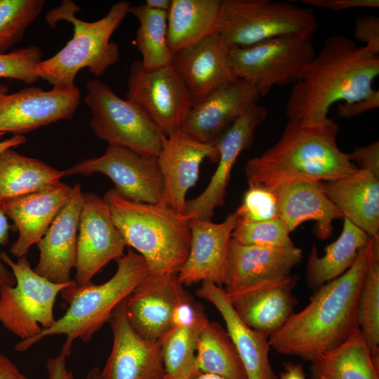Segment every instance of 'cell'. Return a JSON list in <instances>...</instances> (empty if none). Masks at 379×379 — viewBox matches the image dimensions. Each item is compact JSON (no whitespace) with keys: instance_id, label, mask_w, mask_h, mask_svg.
I'll list each match as a JSON object with an SVG mask.
<instances>
[{"instance_id":"9","label":"cell","mask_w":379,"mask_h":379,"mask_svg":"<svg viewBox=\"0 0 379 379\" xmlns=\"http://www.w3.org/2000/svg\"><path fill=\"white\" fill-rule=\"evenodd\" d=\"M86 91L90 127L98 138L144 156H159L164 134L139 107L119 97L98 78L88 81Z\"/></svg>"},{"instance_id":"20","label":"cell","mask_w":379,"mask_h":379,"mask_svg":"<svg viewBox=\"0 0 379 379\" xmlns=\"http://www.w3.org/2000/svg\"><path fill=\"white\" fill-rule=\"evenodd\" d=\"M259 98L257 89L248 81L237 79L224 84L192 107L180 130L198 142L214 143Z\"/></svg>"},{"instance_id":"40","label":"cell","mask_w":379,"mask_h":379,"mask_svg":"<svg viewBox=\"0 0 379 379\" xmlns=\"http://www.w3.org/2000/svg\"><path fill=\"white\" fill-rule=\"evenodd\" d=\"M239 220L265 221L279 218L274 190L263 185H250L241 204L235 211Z\"/></svg>"},{"instance_id":"10","label":"cell","mask_w":379,"mask_h":379,"mask_svg":"<svg viewBox=\"0 0 379 379\" xmlns=\"http://www.w3.org/2000/svg\"><path fill=\"white\" fill-rule=\"evenodd\" d=\"M315 54L311 39L283 36L232 48L229 62L238 79L251 84L265 96L275 86L296 83Z\"/></svg>"},{"instance_id":"38","label":"cell","mask_w":379,"mask_h":379,"mask_svg":"<svg viewBox=\"0 0 379 379\" xmlns=\"http://www.w3.org/2000/svg\"><path fill=\"white\" fill-rule=\"evenodd\" d=\"M290 230L280 218L265 221L239 220L232 234L234 241L250 246L270 248L295 246Z\"/></svg>"},{"instance_id":"52","label":"cell","mask_w":379,"mask_h":379,"mask_svg":"<svg viewBox=\"0 0 379 379\" xmlns=\"http://www.w3.org/2000/svg\"><path fill=\"white\" fill-rule=\"evenodd\" d=\"M86 379H102L101 371L96 366L93 367L87 373Z\"/></svg>"},{"instance_id":"14","label":"cell","mask_w":379,"mask_h":379,"mask_svg":"<svg viewBox=\"0 0 379 379\" xmlns=\"http://www.w3.org/2000/svg\"><path fill=\"white\" fill-rule=\"evenodd\" d=\"M80 102L76 86L27 87L0 98V132L23 135L60 120H70Z\"/></svg>"},{"instance_id":"7","label":"cell","mask_w":379,"mask_h":379,"mask_svg":"<svg viewBox=\"0 0 379 379\" xmlns=\"http://www.w3.org/2000/svg\"><path fill=\"white\" fill-rule=\"evenodd\" d=\"M317 27L314 12L307 7L270 0H221L216 33L232 49L283 36L311 39Z\"/></svg>"},{"instance_id":"3","label":"cell","mask_w":379,"mask_h":379,"mask_svg":"<svg viewBox=\"0 0 379 379\" xmlns=\"http://www.w3.org/2000/svg\"><path fill=\"white\" fill-rule=\"evenodd\" d=\"M338 125L288 121L279 140L262 154L247 161L248 186L272 190L302 181H331L358 168L337 145Z\"/></svg>"},{"instance_id":"39","label":"cell","mask_w":379,"mask_h":379,"mask_svg":"<svg viewBox=\"0 0 379 379\" xmlns=\"http://www.w3.org/2000/svg\"><path fill=\"white\" fill-rule=\"evenodd\" d=\"M42 51L31 45L0 54V78L17 79L33 84L39 79L36 68L42 60Z\"/></svg>"},{"instance_id":"11","label":"cell","mask_w":379,"mask_h":379,"mask_svg":"<svg viewBox=\"0 0 379 379\" xmlns=\"http://www.w3.org/2000/svg\"><path fill=\"white\" fill-rule=\"evenodd\" d=\"M80 213L74 284L61 291L68 302L77 290L92 284V278L111 260L122 255L126 241L115 225L107 203L95 193H84Z\"/></svg>"},{"instance_id":"48","label":"cell","mask_w":379,"mask_h":379,"mask_svg":"<svg viewBox=\"0 0 379 379\" xmlns=\"http://www.w3.org/2000/svg\"><path fill=\"white\" fill-rule=\"evenodd\" d=\"M279 379H307L303 365L292 361L284 363V371Z\"/></svg>"},{"instance_id":"6","label":"cell","mask_w":379,"mask_h":379,"mask_svg":"<svg viewBox=\"0 0 379 379\" xmlns=\"http://www.w3.org/2000/svg\"><path fill=\"white\" fill-rule=\"evenodd\" d=\"M116 261L117 269L112 278L103 284L92 283L75 291L67 302L69 305L67 311L60 318L36 336L20 340L15 350L24 352L46 337L65 335L66 339L60 354L67 358L72 353L75 340L91 341L109 322L115 307L149 273L145 258L131 248Z\"/></svg>"},{"instance_id":"45","label":"cell","mask_w":379,"mask_h":379,"mask_svg":"<svg viewBox=\"0 0 379 379\" xmlns=\"http://www.w3.org/2000/svg\"><path fill=\"white\" fill-rule=\"evenodd\" d=\"M6 217L0 208V246L6 245L8 242L11 226ZM15 284V279L12 271L6 267L0 258V286H14Z\"/></svg>"},{"instance_id":"16","label":"cell","mask_w":379,"mask_h":379,"mask_svg":"<svg viewBox=\"0 0 379 379\" xmlns=\"http://www.w3.org/2000/svg\"><path fill=\"white\" fill-rule=\"evenodd\" d=\"M187 294L177 272H149L125 299L128 320L142 338L160 342L171 328L176 307Z\"/></svg>"},{"instance_id":"2","label":"cell","mask_w":379,"mask_h":379,"mask_svg":"<svg viewBox=\"0 0 379 379\" xmlns=\"http://www.w3.org/2000/svg\"><path fill=\"white\" fill-rule=\"evenodd\" d=\"M379 75V56L343 35L328 37L304 67L286 103L288 121L324 124L335 102H352L371 95Z\"/></svg>"},{"instance_id":"4","label":"cell","mask_w":379,"mask_h":379,"mask_svg":"<svg viewBox=\"0 0 379 379\" xmlns=\"http://www.w3.org/2000/svg\"><path fill=\"white\" fill-rule=\"evenodd\" d=\"M103 199L126 246L145 258L149 273L178 272L190 252V218L162 200L154 204L133 201L114 188Z\"/></svg>"},{"instance_id":"25","label":"cell","mask_w":379,"mask_h":379,"mask_svg":"<svg viewBox=\"0 0 379 379\" xmlns=\"http://www.w3.org/2000/svg\"><path fill=\"white\" fill-rule=\"evenodd\" d=\"M302 258L295 246L270 248L243 245L231 239L224 285L229 293L244 288L286 278Z\"/></svg>"},{"instance_id":"17","label":"cell","mask_w":379,"mask_h":379,"mask_svg":"<svg viewBox=\"0 0 379 379\" xmlns=\"http://www.w3.org/2000/svg\"><path fill=\"white\" fill-rule=\"evenodd\" d=\"M125 299L115 307L108 322L113 344L101 371L102 378L164 379L161 344L145 340L134 331L126 316Z\"/></svg>"},{"instance_id":"15","label":"cell","mask_w":379,"mask_h":379,"mask_svg":"<svg viewBox=\"0 0 379 379\" xmlns=\"http://www.w3.org/2000/svg\"><path fill=\"white\" fill-rule=\"evenodd\" d=\"M267 115V109L257 103L215 141L219 153L218 166L205 190L197 197L186 200L184 214L188 218L211 220L215 208L225 204L232 168L241 152L252 145L255 131Z\"/></svg>"},{"instance_id":"53","label":"cell","mask_w":379,"mask_h":379,"mask_svg":"<svg viewBox=\"0 0 379 379\" xmlns=\"http://www.w3.org/2000/svg\"><path fill=\"white\" fill-rule=\"evenodd\" d=\"M9 88L4 84H0V98L8 93Z\"/></svg>"},{"instance_id":"5","label":"cell","mask_w":379,"mask_h":379,"mask_svg":"<svg viewBox=\"0 0 379 379\" xmlns=\"http://www.w3.org/2000/svg\"><path fill=\"white\" fill-rule=\"evenodd\" d=\"M131 3L119 1L114 3L105 16L95 22L77 18L81 11L72 1H62L60 6L50 10L46 21L52 27L60 20L73 25V37L51 58L38 63L36 72L39 77L53 87H72L83 68L96 78L105 73L120 57L119 45L110 41L111 36L128 13Z\"/></svg>"},{"instance_id":"18","label":"cell","mask_w":379,"mask_h":379,"mask_svg":"<svg viewBox=\"0 0 379 379\" xmlns=\"http://www.w3.org/2000/svg\"><path fill=\"white\" fill-rule=\"evenodd\" d=\"M218 149L214 143L198 142L180 129L163 135L157 157L163 179L162 201L175 211L184 214L185 196L199 178L204 159L217 163Z\"/></svg>"},{"instance_id":"42","label":"cell","mask_w":379,"mask_h":379,"mask_svg":"<svg viewBox=\"0 0 379 379\" xmlns=\"http://www.w3.org/2000/svg\"><path fill=\"white\" fill-rule=\"evenodd\" d=\"M347 157L358 169L371 171L379 178L378 141L366 146L356 147Z\"/></svg>"},{"instance_id":"36","label":"cell","mask_w":379,"mask_h":379,"mask_svg":"<svg viewBox=\"0 0 379 379\" xmlns=\"http://www.w3.org/2000/svg\"><path fill=\"white\" fill-rule=\"evenodd\" d=\"M366 272L360 289L357 319L375 365L379 368V246Z\"/></svg>"},{"instance_id":"13","label":"cell","mask_w":379,"mask_h":379,"mask_svg":"<svg viewBox=\"0 0 379 379\" xmlns=\"http://www.w3.org/2000/svg\"><path fill=\"white\" fill-rule=\"evenodd\" d=\"M63 173L64 176L102 173L121 196L131 201L154 204L162 199L163 179L157 157L144 156L123 146L109 145L103 155L80 161Z\"/></svg>"},{"instance_id":"26","label":"cell","mask_w":379,"mask_h":379,"mask_svg":"<svg viewBox=\"0 0 379 379\" xmlns=\"http://www.w3.org/2000/svg\"><path fill=\"white\" fill-rule=\"evenodd\" d=\"M197 295L219 311L244 367L248 379H278L269 357L268 335L244 324L232 307L225 289L204 281Z\"/></svg>"},{"instance_id":"31","label":"cell","mask_w":379,"mask_h":379,"mask_svg":"<svg viewBox=\"0 0 379 379\" xmlns=\"http://www.w3.org/2000/svg\"><path fill=\"white\" fill-rule=\"evenodd\" d=\"M310 368L311 379H379V368L359 328L344 343L311 361Z\"/></svg>"},{"instance_id":"32","label":"cell","mask_w":379,"mask_h":379,"mask_svg":"<svg viewBox=\"0 0 379 379\" xmlns=\"http://www.w3.org/2000/svg\"><path fill=\"white\" fill-rule=\"evenodd\" d=\"M63 176V171L7 149L0 152V202L37 191Z\"/></svg>"},{"instance_id":"30","label":"cell","mask_w":379,"mask_h":379,"mask_svg":"<svg viewBox=\"0 0 379 379\" xmlns=\"http://www.w3.org/2000/svg\"><path fill=\"white\" fill-rule=\"evenodd\" d=\"M370 239L365 232L344 218L339 237L325 248L324 255L319 257L317 247L312 248L305 274L308 287L316 291L345 272Z\"/></svg>"},{"instance_id":"43","label":"cell","mask_w":379,"mask_h":379,"mask_svg":"<svg viewBox=\"0 0 379 379\" xmlns=\"http://www.w3.org/2000/svg\"><path fill=\"white\" fill-rule=\"evenodd\" d=\"M379 107V91L375 90L368 97L352 102H343L338 105L337 114L345 119H350L360 114L378 108Z\"/></svg>"},{"instance_id":"35","label":"cell","mask_w":379,"mask_h":379,"mask_svg":"<svg viewBox=\"0 0 379 379\" xmlns=\"http://www.w3.org/2000/svg\"><path fill=\"white\" fill-rule=\"evenodd\" d=\"M128 13L139 22L135 41L142 55V67L147 71L171 65L173 54L167 41L168 13L148 8L143 3L131 6Z\"/></svg>"},{"instance_id":"47","label":"cell","mask_w":379,"mask_h":379,"mask_svg":"<svg viewBox=\"0 0 379 379\" xmlns=\"http://www.w3.org/2000/svg\"><path fill=\"white\" fill-rule=\"evenodd\" d=\"M0 379H29L20 372L15 364L0 353Z\"/></svg>"},{"instance_id":"23","label":"cell","mask_w":379,"mask_h":379,"mask_svg":"<svg viewBox=\"0 0 379 379\" xmlns=\"http://www.w3.org/2000/svg\"><path fill=\"white\" fill-rule=\"evenodd\" d=\"M298 281L291 274L226 293L241 320L269 337L295 313L298 301L293 291Z\"/></svg>"},{"instance_id":"1","label":"cell","mask_w":379,"mask_h":379,"mask_svg":"<svg viewBox=\"0 0 379 379\" xmlns=\"http://www.w3.org/2000/svg\"><path fill=\"white\" fill-rule=\"evenodd\" d=\"M373 255L371 237L345 272L314 291L308 305L269 336L270 347L311 362L350 338L359 328L358 298Z\"/></svg>"},{"instance_id":"12","label":"cell","mask_w":379,"mask_h":379,"mask_svg":"<svg viewBox=\"0 0 379 379\" xmlns=\"http://www.w3.org/2000/svg\"><path fill=\"white\" fill-rule=\"evenodd\" d=\"M126 100L139 107L168 136L180 129L194 106L192 99L173 67L147 71L140 60L130 67Z\"/></svg>"},{"instance_id":"33","label":"cell","mask_w":379,"mask_h":379,"mask_svg":"<svg viewBox=\"0 0 379 379\" xmlns=\"http://www.w3.org/2000/svg\"><path fill=\"white\" fill-rule=\"evenodd\" d=\"M196 365L201 373L213 374L224 379H248L232 338L217 322L209 321L199 335Z\"/></svg>"},{"instance_id":"34","label":"cell","mask_w":379,"mask_h":379,"mask_svg":"<svg viewBox=\"0 0 379 379\" xmlns=\"http://www.w3.org/2000/svg\"><path fill=\"white\" fill-rule=\"evenodd\" d=\"M208 321L204 312L193 321L169 329L160 341L164 379H178L201 373L196 365V350L199 335Z\"/></svg>"},{"instance_id":"41","label":"cell","mask_w":379,"mask_h":379,"mask_svg":"<svg viewBox=\"0 0 379 379\" xmlns=\"http://www.w3.org/2000/svg\"><path fill=\"white\" fill-rule=\"evenodd\" d=\"M354 37L364 44L373 55L379 54V18L374 15L358 17L355 20Z\"/></svg>"},{"instance_id":"29","label":"cell","mask_w":379,"mask_h":379,"mask_svg":"<svg viewBox=\"0 0 379 379\" xmlns=\"http://www.w3.org/2000/svg\"><path fill=\"white\" fill-rule=\"evenodd\" d=\"M221 0H171L167 41L172 54L215 33Z\"/></svg>"},{"instance_id":"49","label":"cell","mask_w":379,"mask_h":379,"mask_svg":"<svg viewBox=\"0 0 379 379\" xmlns=\"http://www.w3.org/2000/svg\"><path fill=\"white\" fill-rule=\"evenodd\" d=\"M5 133L0 132V137ZM26 142V138L23 135H13L11 138L0 141V152L7 149L13 148Z\"/></svg>"},{"instance_id":"19","label":"cell","mask_w":379,"mask_h":379,"mask_svg":"<svg viewBox=\"0 0 379 379\" xmlns=\"http://www.w3.org/2000/svg\"><path fill=\"white\" fill-rule=\"evenodd\" d=\"M237 222L235 211L220 223L190 218V252L177 272L183 286L204 281L220 286L225 284L232 234Z\"/></svg>"},{"instance_id":"27","label":"cell","mask_w":379,"mask_h":379,"mask_svg":"<svg viewBox=\"0 0 379 379\" xmlns=\"http://www.w3.org/2000/svg\"><path fill=\"white\" fill-rule=\"evenodd\" d=\"M327 197L343 218L371 237L379 238V178L368 171L357 169L343 178L322 182Z\"/></svg>"},{"instance_id":"28","label":"cell","mask_w":379,"mask_h":379,"mask_svg":"<svg viewBox=\"0 0 379 379\" xmlns=\"http://www.w3.org/2000/svg\"><path fill=\"white\" fill-rule=\"evenodd\" d=\"M274 190L279 218L290 232L305 221H316L314 234L324 240L333 234V222L343 217L341 211L327 197L322 181H302Z\"/></svg>"},{"instance_id":"44","label":"cell","mask_w":379,"mask_h":379,"mask_svg":"<svg viewBox=\"0 0 379 379\" xmlns=\"http://www.w3.org/2000/svg\"><path fill=\"white\" fill-rule=\"evenodd\" d=\"M308 6L338 11L350 8L379 7L378 0H302Z\"/></svg>"},{"instance_id":"51","label":"cell","mask_w":379,"mask_h":379,"mask_svg":"<svg viewBox=\"0 0 379 379\" xmlns=\"http://www.w3.org/2000/svg\"><path fill=\"white\" fill-rule=\"evenodd\" d=\"M178 379H224L222 377L210 373H199L197 375L182 378Z\"/></svg>"},{"instance_id":"22","label":"cell","mask_w":379,"mask_h":379,"mask_svg":"<svg viewBox=\"0 0 379 379\" xmlns=\"http://www.w3.org/2000/svg\"><path fill=\"white\" fill-rule=\"evenodd\" d=\"M72 187L61 181L48 185L26 195L0 202V208L18 232L9 253L26 256L29 249L44 237L68 200Z\"/></svg>"},{"instance_id":"46","label":"cell","mask_w":379,"mask_h":379,"mask_svg":"<svg viewBox=\"0 0 379 379\" xmlns=\"http://www.w3.org/2000/svg\"><path fill=\"white\" fill-rule=\"evenodd\" d=\"M66 359L60 354L47 359L46 368L48 379H74L72 372L67 367Z\"/></svg>"},{"instance_id":"24","label":"cell","mask_w":379,"mask_h":379,"mask_svg":"<svg viewBox=\"0 0 379 379\" xmlns=\"http://www.w3.org/2000/svg\"><path fill=\"white\" fill-rule=\"evenodd\" d=\"M83 194L79 183L72 187L66 204L36 244L39 260L34 270L53 283L66 284L72 280Z\"/></svg>"},{"instance_id":"21","label":"cell","mask_w":379,"mask_h":379,"mask_svg":"<svg viewBox=\"0 0 379 379\" xmlns=\"http://www.w3.org/2000/svg\"><path fill=\"white\" fill-rule=\"evenodd\" d=\"M230 51L215 32L173 53L171 65L194 105L218 87L238 79L230 65Z\"/></svg>"},{"instance_id":"37","label":"cell","mask_w":379,"mask_h":379,"mask_svg":"<svg viewBox=\"0 0 379 379\" xmlns=\"http://www.w3.org/2000/svg\"><path fill=\"white\" fill-rule=\"evenodd\" d=\"M44 4V0H0V54L22 39Z\"/></svg>"},{"instance_id":"8","label":"cell","mask_w":379,"mask_h":379,"mask_svg":"<svg viewBox=\"0 0 379 379\" xmlns=\"http://www.w3.org/2000/svg\"><path fill=\"white\" fill-rule=\"evenodd\" d=\"M0 258L15 279L14 286H0V322L20 340L32 338L53 324L57 295L74 280L53 283L37 274L26 256L15 262L1 252Z\"/></svg>"},{"instance_id":"50","label":"cell","mask_w":379,"mask_h":379,"mask_svg":"<svg viewBox=\"0 0 379 379\" xmlns=\"http://www.w3.org/2000/svg\"><path fill=\"white\" fill-rule=\"evenodd\" d=\"M144 4L149 8L168 13L171 0H146Z\"/></svg>"}]
</instances>
